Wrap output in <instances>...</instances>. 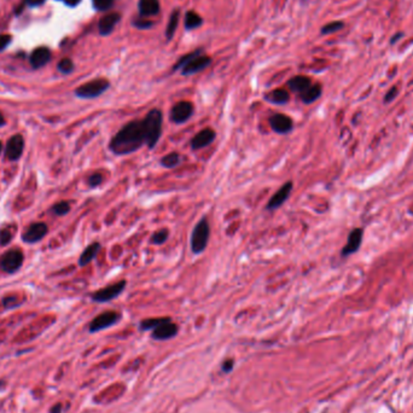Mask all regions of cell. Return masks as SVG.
I'll return each instance as SVG.
<instances>
[{"instance_id": "9c48e42d", "label": "cell", "mask_w": 413, "mask_h": 413, "mask_svg": "<svg viewBox=\"0 0 413 413\" xmlns=\"http://www.w3.org/2000/svg\"><path fill=\"white\" fill-rule=\"evenodd\" d=\"M121 319V314L115 311H106L102 314L97 315L90 324V331L91 332H98L105 329L112 327V325L117 324L119 320Z\"/></svg>"}, {"instance_id": "ab89813d", "label": "cell", "mask_w": 413, "mask_h": 413, "mask_svg": "<svg viewBox=\"0 0 413 413\" xmlns=\"http://www.w3.org/2000/svg\"><path fill=\"white\" fill-rule=\"evenodd\" d=\"M402 37H404V33H402V32H400V33H398V34H395V35H393V38L390 39V44H395V43H398V41L400 40V39H401Z\"/></svg>"}, {"instance_id": "44dd1931", "label": "cell", "mask_w": 413, "mask_h": 413, "mask_svg": "<svg viewBox=\"0 0 413 413\" xmlns=\"http://www.w3.org/2000/svg\"><path fill=\"white\" fill-rule=\"evenodd\" d=\"M138 8H139L141 17H150L160 12V2L159 0H140Z\"/></svg>"}, {"instance_id": "5b68a950", "label": "cell", "mask_w": 413, "mask_h": 413, "mask_svg": "<svg viewBox=\"0 0 413 413\" xmlns=\"http://www.w3.org/2000/svg\"><path fill=\"white\" fill-rule=\"evenodd\" d=\"M109 87H110V82L108 80L96 79L77 87L75 90V96L82 99H93L103 95Z\"/></svg>"}, {"instance_id": "4fadbf2b", "label": "cell", "mask_w": 413, "mask_h": 413, "mask_svg": "<svg viewBox=\"0 0 413 413\" xmlns=\"http://www.w3.org/2000/svg\"><path fill=\"white\" fill-rule=\"evenodd\" d=\"M48 231L47 226L44 222H35L28 226L27 228L22 233V240L25 243H37V242L41 241L46 235Z\"/></svg>"}, {"instance_id": "7bdbcfd3", "label": "cell", "mask_w": 413, "mask_h": 413, "mask_svg": "<svg viewBox=\"0 0 413 413\" xmlns=\"http://www.w3.org/2000/svg\"><path fill=\"white\" fill-rule=\"evenodd\" d=\"M3 126H5V119L2 112H0V127H3Z\"/></svg>"}, {"instance_id": "e0dca14e", "label": "cell", "mask_w": 413, "mask_h": 413, "mask_svg": "<svg viewBox=\"0 0 413 413\" xmlns=\"http://www.w3.org/2000/svg\"><path fill=\"white\" fill-rule=\"evenodd\" d=\"M121 16L117 12H111V14L105 15L104 17L101 18L98 23V31L102 35H109L112 33L116 24L120 22Z\"/></svg>"}, {"instance_id": "8992f818", "label": "cell", "mask_w": 413, "mask_h": 413, "mask_svg": "<svg viewBox=\"0 0 413 413\" xmlns=\"http://www.w3.org/2000/svg\"><path fill=\"white\" fill-rule=\"evenodd\" d=\"M126 286H127V282L126 280H120V282L112 284V285L105 286L101 290H97L91 295V300L93 302L97 303H105L109 301H112L116 298L121 295L125 291Z\"/></svg>"}, {"instance_id": "d4e9b609", "label": "cell", "mask_w": 413, "mask_h": 413, "mask_svg": "<svg viewBox=\"0 0 413 413\" xmlns=\"http://www.w3.org/2000/svg\"><path fill=\"white\" fill-rule=\"evenodd\" d=\"M170 320V318L168 317H163V318H149V319H144V320L140 321L139 329L141 331H153L154 329H156L157 327H160L161 324L164 321Z\"/></svg>"}, {"instance_id": "836d02e7", "label": "cell", "mask_w": 413, "mask_h": 413, "mask_svg": "<svg viewBox=\"0 0 413 413\" xmlns=\"http://www.w3.org/2000/svg\"><path fill=\"white\" fill-rule=\"evenodd\" d=\"M102 182H103V175L101 173L92 174V175L88 178V185L91 186V188H97V186L101 185Z\"/></svg>"}, {"instance_id": "6da1fadb", "label": "cell", "mask_w": 413, "mask_h": 413, "mask_svg": "<svg viewBox=\"0 0 413 413\" xmlns=\"http://www.w3.org/2000/svg\"><path fill=\"white\" fill-rule=\"evenodd\" d=\"M146 145V134L143 120H133L126 124L116 133L109 144V150L116 156H126Z\"/></svg>"}, {"instance_id": "7a4b0ae2", "label": "cell", "mask_w": 413, "mask_h": 413, "mask_svg": "<svg viewBox=\"0 0 413 413\" xmlns=\"http://www.w3.org/2000/svg\"><path fill=\"white\" fill-rule=\"evenodd\" d=\"M143 124L146 134V145L149 149H155L162 135L163 114L160 109H151L143 119Z\"/></svg>"}, {"instance_id": "ba28073f", "label": "cell", "mask_w": 413, "mask_h": 413, "mask_svg": "<svg viewBox=\"0 0 413 413\" xmlns=\"http://www.w3.org/2000/svg\"><path fill=\"white\" fill-rule=\"evenodd\" d=\"M193 112H195V108H193L192 103L182 101L173 106L172 110H170L169 119L173 124L183 125L192 117Z\"/></svg>"}, {"instance_id": "8d00e7d4", "label": "cell", "mask_w": 413, "mask_h": 413, "mask_svg": "<svg viewBox=\"0 0 413 413\" xmlns=\"http://www.w3.org/2000/svg\"><path fill=\"white\" fill-rule=\"evenodd\" d=\"M11 43V37L8 34L0 35V51H3L8 45Z\"/></svg>"}, {"instance_id": "d590c367", "label": "cell", "mask_w": 413, "mask_h": 413, "mask_svg": "<svg viewBox=\"0 0 413 413\" xmlns=\"http://www.w3.org/2000/svg\"><path fill=\"white\" fill-rule=\"evenodd\" d=\"M396 95H398V88L396 87H392V88L389 90L388 93H387L386 97H385V103H390L393 101V99L395 98Z\"/></svg>"}, {"instance_id": "74e56055", "label": "cell", "mask_w": 413, "mask_h": 413, "mask_svg": "<svg viewBox=\"0 0 413 413\" xmlns=\"http://www.w3.org/2000/svg\"><path fill=\"white\" fill-rule=\"evenodd\" d=\"M232 366H233V360H227L222 364V370L228 372V371L232 370Z\"/></svg>"}, {"instance_id": "30bf717a", "label": "cell", "mask_w": 413, "mask_h": 413, "mask_svg": "<svg viewBox=\"0 0 413 413\" xmlns=\"http://www.w3.org/2000/svg\"><path fill=\"white\" fill-rule=\"evenodd\" d=\"M292 189H293L292 182H286L285 184H283V185L279 188L278 191L274 193L272 197L270 198V201L266 205V211L273 212V211H277V209L280 208L284 203L288 201L289 196L291 195V192H292Z\"/></svg>"}, {"instance_id": "d6a6232c", "label": "cell", "mask_w": 413, "mask_h": 413, "mask_svg": "<svg viewBox=\"0 0 413 413\" xmlns=\"http://www.w3.org/2000/svg\"><path fill=\"white\" fill-rule=\"evenodd\" d=\"M134 27H137L138 29H150L154 25V22L148 21V19L144 18H137L133 22Z\"/></svg>"}, {"instance_id": "ee69618b", "label": "cell", "mask_w": 413, "mask_h": 413, "mask_svg": "<svg viewBox=\"0 0 413 413\" xmlns=\"http://www.w3.org/2000/svg\"><path fill=\"white\" fill-rule=\"evenodd\" d=\"M0 151H2V143H0Z\"/></svg>"}, {"instance_id": "4dcf8cb0", "label": "cell", "mask_w": 413, "mask_h": 413, "mask_svg": "<svg viewBox=\"0 0 413 413\" xmlns=\"http://www.w3.org/2000/svg\"><path fill=\"white\" fill-rule=\"evenodd\" d=\"M58 70L63 74H69L74 70V63L69 58H63L60 63H58Z\"/></svg>"}, {"instance_id": "9a60e30c", "label": "cell", "mask_w": 413, "mask_h": 413, "mask_svg": "<svg viewBox=\"0 0 413 413\" xmlns=\"http://www.w3.org/2000/svg\"><path fill=\"white\" fill-rule=\"evenodd\" d=\"M216 138V133L214 130L212 128H203L202 131H199L197 134L191 139V145L192 150H201L203 148L209 146L212 143H214Z\"/></svg>"}, {"instance_id": "603a6c76", "label": "cell", "mask_w": 413, "mask_h": 413, "mask_svg": "<svg viewBox=\"0 0 413 413\" xmlns=\"http://www.w3.org/2000/svg\"><path fill=\"white\" fill-rule=\"evenodd\" d=\"M322 92L321 86L319 83H315V85H312L309 88L306 90L305 92H302L300 95V98L301 101L305 103V104H312L313 102L317 101L318 98H320Z\"/></svg>"}, {"instance_id": "5bb4252c", "label": "cell", "mask_w": 413, "mask_h": 413, "mask_svg": "<svg viewBox=\"0 0 413 413\" xmlns=\"http://www.w3.org/2000/svg\"><path fill=\"white\" fill-rule=\"evenodd\" d=\"M178 330H179L178 325L174 324L172 319H170V320L164 321L160 325V327L154 329L153 332H151V337L157 341H167L173 338L174 336H176Z\"/></svg>"}, {"instance_id": "f35d334b", "label": "cell", "mask_w": 413, "mask_h": 413, "mask_svg": "<svg viewBox=\"0 0 413 413\" xmlns=\"http://www.w3.org/2000/svg\"><path fill=\"white\" fill-rule=\"evenodd\" d=\"M25 4H28L29 6H39L43 3H45V0H24Z\"/></svg>"}, {"instance_id": "83f0119b", "label": "cell", "mask_w": 413, "mask_h": 413, "mask_svg": "<svg viewBox=\"0 0 413 413\" xmlns=\"http://www.w3.org/2000/svg\"><path fill=\"white\" fill-rule=\"evenodd\" d=\"M169 237V231L167 228H162V230L156 231L153 233L150 238V243L155 245H162L167 242Z\"/></svg>"}, {"instance_id": "52a82bcc", "label": "cell", "mask_w": 413, "mask_h": 413, "mask_svg": "<svg viewBox=\"0 0 413 413\" xmlns=\"http://www.w3.org/2000/svg\"><path fill=\"white\" fill-rule=\"evenodd\" d=\"M23 263V253L19 249H12L0 257V269L6 273H15Z\"/></svg>"}, {"instance_id": "3957f363", "label": "cell", "mask_w": 413, "mask_h": 413, "mask_svg": "<svg viewBox=\"0 0 413 413\" xmlns=\"http://www.w3.org/2000/svg\"><path fill=\"white\" fill-rule=\"evenodd\" d=\"M211 63L212 58L202 54V50H197L195 52H191L184 56L183 58H180L179 62L173 67V70L176 72V70L182 69L183 75L189 76L204 70L206 67H209Z\"/></svg>"}, {"instance_id": "ac0fdd59", "label": "cell", "mask_w": 413, "mask_h": 413, "mask_svg": "<svg viewBox=\"0 0 413 413\" xmlns=\"http://www.w3.org/2000/svg\"><path fill=\"white\" fill-rule=\"evenodd\" d=\"M51 60V51L48 50L47 47H39L37 50L32 53L31 56V64L32 67L35 68H41L44 67L45 64H47Z\"/></svg>"}, {"instance_id": "484cf974", "label": "cell", "mask_w": 413, "mask_h": 413, "mask_svg": "<svg viewBox=\"0 0 413 413\" xmlns=\"http://www.w3.org/2000/svg\"><path fill=\"white\" fill-rule=\"evenodd\" d=\"M179 17H180V11L179 10H174V11L172 12V15H170L168 24H167V29H166L167 40H170V39L173 38L174 33H175L176 28H178V24H179Z\"/></svg>"}, {"instance_id": "60d3db41", "label": "cell", "mask_w": 413, "mask_h": 413, "mask_svg": "<svg viewBox=\"0 0 413 413\" xmlns=\"http://www.w3.org/2000/svg\"><path fill=\"white\" fill-rule=\"evenodd\" d=\"M62 412V405L61 404H57L54 405L52 408H51V413H61Z\"/></svg>"}, {"instance_id": "4316f807", "label": "cell", "mask_w": 413, "mask_h": 413, "mask_svg": "<svg viewBox=\"0 0 413 413\" xmlns=\"http://www.w3.org/2000/svg\"><path fill=\"white\" fill-rule=\"evenodd\" d=\"M203 23V19L201 16L193 11H189L185 16V28L188 31H191V29L201 27Z\"/></svg>"}, {"instance_id": "e575fe53", "label": "cell", "mask_w": 413, "mask_h": 413, "mask_svg": "<svg viewBox=\"0 0 413 413\" xmlns=\"http://www.w3.org/2000/svg\"><path fill=\"white\" fill-rule=\"evenodd\" d=\"M11 240H12L11 231H10L9 228H3V230L0 231V244L2 245L8 244Z\"/></svg>"}, {"instance_id": "f1b7e54d", "label": "cell", "mask_w": 413, "mask_h": 413, "mask_svg": "<svg viewBox=\"0 0 413 413\" xmlns=\"http://www.w3.org/2000/svg\"><path fill=\"white\" fill-rule=\"evenodd\" d=\"M343 27H344L343 22H341V21H335V22H331V23L325 24L324 27H321L320 33L324 34V35L336 33V32L341 31V29L343 28Z\"/></svg>"}, {"instance_id": "cb8c5ba5", "label": "cell", "mask_w": 413, "mask_h": 413, "mask_svg": "<svg viewBox=\"0 0 413 413\" xmlns=\"http://www.w3.org/2000/svg\"><path fill=\"white\" fill-rule=\"evenodd\" d=\"M180 163H182V156H180V154L175 153V151H174V153L164 155L162 159L160 160L161 166L164 167V168H168V169L175 168V167H178Z\"/></svg>"}, {"instance_id": "8fae6325", "label": "cell", "mask_w": 413, "mask_h": 413, "mask_svg": "<svg viewBox=\"0 0 413 413\" xmlns=\"http://www.w3.org/2000/svg\"><path fill=\"white\" fill-rule=\"evenodd\" d=\"M271 130L277 134H288L293 130V121L291 117L284 114H274L270 117Z\"/></svg>"}, {"instance_id": "d6986e66", "label": "cell", "mask_w": 413, "mask_h": 413, "mask_svg": "<svg viewBox=\"0 0 413 413\" xmlns=\"http://www.w3.org/2000/svg\"><path fill=\"white\" fill-rule=\"evenodd\" d=\"M312 86V80L307 76L303 75H298L293 76L288 81V87L290 88V91L300 93L301 95L302 92H305L306 90Z\"/></svg>"}, {"instance_id": "1f68e13d", "label": "cell", "mask_w": 413, "mask_h": 413, "mask_svg": "<svg viewBox=\"0 0 413 413\" xmlns=\"http://www.w3.org/2000/svg\"><path fill=\"white\" fill-rule=\"evenodd\" d=\"M93 6L98 11H105L114 5V0H92Z\"/></svg>"}, {"instance_id": "277c9868", "label": "cell", "mask_w": 413, "mask_h": 413, "mask_svg": "<svg viewBox=\"0 0 413 413\" xmlns=\"http://www.w3.org/2000/svg\"><path fill=\"white\" fill-rule=\"evenodd\" d=\"M211 238V224L206 216L199 220L193 227L191 237H190V247L195 255L202 254L206 249Z\"/></svg>"}, {"instance_id": "b9f144b4", "label": "cell", "mask_w": 413, "mask_h": 413, "mask_svg": "<svg viewBox=\"0 0 413 413\" xmlns=\"http://www.w3.org/2000/svg\"><path fill=\"white\" fill-rule=\"evenodd\" d=\"M80 2H81V0H64V3H66L67 5L72 6V8H73V6H76Z\"/></svg>"}, {"instance_id": "7402d4cb", "label": "cell", "mask_w": 413, "mask_h": 413, "mask_svg": "<svg viewBox=\"0 0 413 413\" xmlns=\"http://www.w3.org/2000/svg\"><path fill=\"white\" fill-rule=\"evenodd\" d=\"M264 99H266L267 102L272 103V104L284 105L290 101V95L286 90L278 88V90H274V91H272V92L267 93V95L264 96Z\"/></svg>"}, {"instance_id": "f546056e", "label": "cell", "mask_w": 413, "mask_h": 413, "mask_svg": "<svg viewBox=\"0 0 413 413\" xmlns=\"http://www.w3.org/2000/svg\"><path fill=\"white\" fill-rule=\"evenodd\" d=\"M52 212L58 216L66 215L70 212V204L68 202H60L52 206Z\"/></svg>"}, {"instance_id": "2e32d148", "label": "cell", "mask_w": 413, "mask_h": 413, "mask_svg": "<svg viewBox=\"0 0 413 413\" xmlns=\"http://www.w3.org/2000/svg\"><path fill=\"white\" fill-rule=\"evenodd\" d=\"M361 241H363V230L361 228H356L349 233L347 244L342 249V256H349L359 250Z\"/></svg>"}, {"instance_id": "ffe728a7", "label": "cell", "mask_w": 413, "mask_h": 413, "mask_svg": "<svg viewBox=\"0 0 413 413\" xmlns=\"http://www.w3.org/2000/svg\"><path fill=\"white\" fill-rule=\"evenodd\" d=\"M102 249V245L101 243H98V242H95V243L90 244L88 247L86 248L85 250L82 251V254L80 255V259H79V266H86V264H88L90 262H92L93 260L96 259L97 255H98L99 251Z\"/></svg>"}, {"instance_id": "7c38bea8", "label": "cell", "mask_w": 413, "mask_h": 413, "mask_svg": "<svg viewBox=\"0 0 413 413\" xmlns=\"http://www.w3.org/2000/svg\"><path fill=\"white\" fill-rule=\"evenodd\" d=\"M24 149V140L21 134L12 135L5 148V159L9 161H17L22 156Z\"/></svg>"}]
</instances>
